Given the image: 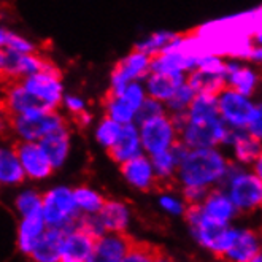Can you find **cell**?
I'll list each match as a JSON object with an SVG mask.
<instances>
[{
  "mask_svg": "<svg viewBox=\"0 0 262 262\" xmlns=\"http://www.w3.org/2000/svg\"><path fill=\"white\" fill-rule=\"evenodd\" d=\"M121 97L138 112L140 106L143 105V102L148 99V91H146L145 81H134V83L127 84V88L122 91Z\"/></svg>",
  "mask_w": 262,
  "mask_h": 262,
  "instance_id": "cell-38",
  "label": "cell"
},
{
  "mask_svg": "<svg viewBox=\"0 0 262 262\" xmlns=\"http://www.w3.org/2000/svg\"><path fill=\"white\" fill-rule=\"evenodd\" d=\"M248 130L250 134H253L256 138L262 140V102H257L256 103V110H254V115H253V119L248 126Z\"/></svg>",
  "mask_w": 262,
  "mask_h": 262,
  "instance_id": "cell-43",
  "label": "cell"
},
{
  "mask_svg": "<svg viewBox=\"0 0 262 262\" xmlns=\"http://www.w3.org/2000/svg\"><path fill=\"white\" fill-rule=\"evenodd\" d=\"M230 129L221 116L191 119L188 118L186 124L180 129V140L188 148H214L227 146Z\"/></svg>",
  "mask_w": 262,
  "mask_h": 262,
  "instance_id": "cell-4",
  "label": "cell"
},
{
  "mask_svg": "<svg viewBox=\"0 0 262 262\" xmlns=\"http://www.w3.org/2000/svg\"><path fill=\"white\" fill-rule=\"evenodd\" d=\"M26 172L14 143L4 145L0 149V183L4 186H18L26 180Z\"/></svg>",
  "mask_w": 262,
  "mask_h": 262,
  "instance_id": "cell-27",
  "label": "cell"
},
{
  "mask_svg": "<svg viewBox=\"0 0 262 262\" xmlns=\"http://www.w3.org/2000/svg\"><path fill=\"white\" fill-rule=\"evenodd\" d=\"M230 159L220 146L189 148L180 161L177 181L180 188H200L211 191L223 184Z\"/></svg>",
  "mask_w": 262,
  "mask_h": 262,
  "instance_id": "cell-1",
  "label": "cell"
},
{
  "mask_svg": "<svg viewBox=\"0 0 262 262\" xmlns=\"http://www.w3.org/2000/svg\"><path fill=\"white\" fill-rule=\"evenodd\" d=\"M5 126L14 142H40L45 135H48L60 127L69 126L67 118L59 113V110L35 112L26 115L4 116Z\"/></svg>",
  "mask_w": 262,
  "mask_h": 262,
  "instance_id": "cell-3",
  "label": "cell"
},
{
  "mask_svg": "<svg viewBox=\"0 0 262 262\" xmlns=\"http://www.w3.org/2000/svg\"><path fill=\"white\" fill-rule=\"evenodd\" d=\"M158 205L164 213L170 214V216H183V214H186L189 208V204L183 197V194L180 195L172 191L161 192L158 197Z\"/></svg>",
  "mask_w": 262,
  "mask_h": 262,
  "instance_id": "cell-37",
  "label": "cell"
},
{
  "mask_svg": "<svg viewBox=\"0 0 262 262\" xmlns=\"http://www.w3.org/2000/svg\"><path fill=\"white\" fill-rule=\"evenodd\" d=\"M102 108H103V115L118 121L122 126L132 124V122L137 121L138 112L121 96H113V94H108V92H106L102 100Z\"/></svg>",
  "mask_w": 262,
  "mask_h": 262,
  "instance_id": "cell-29",
  "label": "cell"
},
{
  "mask_svg": "<svg viewBox=\"0 0 262 262\" xmlns=\"http://www.w3.org/2000/svg\"><path fill=\"white\" fill-rule=\"evenodd\" d=\"M2 108H4V116L48 112V108H46L32 92H29L21 81L4 83Z\"/></svg>",
  "mask_w": 262,
  "mask_h": 262,
  "instance_id": "cell-13",
  "label": "cell"
},
{
  "mask_svg": "<svg viewBox=\"0 0 262 262\" xmlns=\"http://www.w3.org/2000/svg\"><path fill=\"white\" fill-rule=\"evenodd\" d=\"M151 161H152L154 170H156L159 181H170V180L177 178V172L180 167V158L173 151V148L168 151H162L159 154H154V156H151Z\"/></svg>",
  "mask_w": 262,
  "mask_h": 262,
  "instance_id": "cell-33",
  "label": "cell"
},
{
  "mask_svg": "<svg viewBox=\"0 0 262 262\" xmlns=\"http://www.w3.org/2000/svg\"><path fill=\"white\" fill-rule=\"evenodd\" d=\"M210 191L207 189H200V188H181V194L183 197L186 199V202L189 205H197V204H202L204 199L207 197Z\"/></svg>",
  "mask_w": 262,
  "mask_h": 262,
  "instance_id": "cell-42",
  "label": "cell"
},
{
  "mask_svg": "<svg viewBox=\"0 0 262 262\" xmlns=\"http://www.w3.org/2000/svg\"><path fill=\"white\" fill-rule=\"evenodd\" d=\"M62 108L70 115L73 119L80 116L81 113L88 112V100L81 97L80 94H73V92H66L64 100H62Z\"/></svg>",
  "mask_w": 262,
  "mask_h": 262,
  "instance_id": "cell-40",
  "label": "cell"
},
{
  "mask_svg": "<svg viewBox=\"0 0 262 262\" xmlns=\"http://www.w3.org/2000/svg\"><path fill=\"white\" fill-rule=\"evenodd\" d=\"M177 35H178V32H172V30H164V29L156 30V32L146 35L145 38L138 40L134 48L154 57V56L161 54L167 46L177 38Z\"/></svg>",
  "mask_w": 262,
  "mask_h": 262,
  "instance_id": "cell-30",
  "label": "cell"
},
{
  "mask_svg": "<svg viewBox=\"0 0 262 262\" xmlns=\"http://www.w3.org/2000/svg\"><path fill=\"white\" fill-rule=\"evenodd\" d=\"M99 218L103 224L105 232L124 234L130 224V208L121 200H106L103 208L99 213Z\"/></svg>",
  "mask_w": 262,
  "mask_h": 262,
  "instance_id": "cell-26",
  "label": "cell"
},
{
  "mask_svg": "<svg viewBox=\"0 0 262 262\" xmlns=\"http://www.w3.org/2000/svg\"><path fill=\"white\" fill-rule=\"evenodd\" d=\"M132 245L124 234L105 232L96 238L94 250L88 262H122Z\"/></svg>",
  "mask_w": 262,
  "mask_h": 262,
  "instance_id": "cell-18",
  "label": "cell"
},
{
  "mask_svg": "<svg viewBox=\"0 0 262 262\" xmlns=\"http://www.w3.org/2000/svg\"><path fill=\"white\" fill-rule=\"evenodd\" d=\"M121 173L129 186L137 191H151L159 183L151 156L145 152L127 161L126 164H122Z\"/></svg>",
  "mask_w": 262,
  "mask_h": 262,
  "instance_id": "cell-15",
  "label": "cell"
},
{
  "mask_svg": "<svg viewBox=\"0 0 262 262\" xmlns=\"http://www.w3.org/2000/svg\"><path fill=\"white\" fill-rule=\"evenodd\" d=\"M248 62L257 66V67H262V46H254V50L251 53V57Z\"/></svg>",
  "mask_w": 262,
  "mask_h": 262,
  "instance_id": "cell-45",
  "label": "cell"
},
{
  "mask_svg": "<svg viewBox=\"0 0 262 262\" xmlns=\"http://www.w3.org/2000/svg\"><path fill=\"white\" fill-rule=\"evenodd\" d=\"M54 64L41 53L21 54L8 50H0V72L4 83L19 81L27 76H32Z\"/></svg>",
  "mask_w": 262,
  "mask_h": 262,
  "instance_id": "cell-11",
  "label": "cell"
},
{
  "mask_svg": "<svg viewBox=\"0 0 262 262\" xmlns=\"http://www.w3.org/2000/svg\"><path fill=\"white\" fill-rule=\"evenodd\" d=\"M188 83L194 88L197 94H214V96H218L227 86L224 73L211 72L202 67H197L188 73Z\"/></svg>",
  "mask_w": 262,
  "mask_h": 262,
  "instance_id": "cell-28",
  "label": "cell"
},
{
  "mask_svg": "<svg viewBox=\"0 0 262 262\" xmlns=\"http://www.w3.org/2000/svg\"><path fill=\"white\" fill-rule=\"evenodd\" d=\"M122 124H119L118 121L108 118L106 115H103L97 122H96V127H94V137H96V142L106 151H110L116 142L119 140L121 132H122Z\"/></svg>",
  "mask_w": 262,
  "mask_h": 262,
  "instance_id": "cell-31",
  "label": "cell"
},
{
  "mask_svg": "<svg viewBox=\"0 0 262 262\" xmlns=\"http://www.w3.org/2000/svg\"><path fill=\"white\" fill-rule=\"evenodd\" d=\"M251 262H262V251H260V253H259V254H257Z\"/></svg>",
  "mask_w": 262,
  "mask_h": 262,
  "instance_id": "cell-47",
  "label": "cell"
},
{
  "mask_svg": "<svg viewBox=\"0 0 262 262\" xmlns=\"http://www.w3.org/2000/svg\"><path fill=\"white\" fill-rule=\"evenodd\" d=\"M232 152V161L245 165V167H253L256 159L262 151V140L256 138L248 130H234L230 134L227 146Z\"/></svg>",
  "mask_w": 262,
  "mask_h": 262,
  "instance_id": "cell-20",
  "label": "cell"
},
{
  "mask_svg": "<svg viewBox=\"0 0 262 262\" xmlns=\"http://www.w3.org/2000/svg\"><path fill=\"white\" fill-rule=\"evenodd\" d=\"M197 96V92L194 91V88L186 81L183 83L175 94L170 97V100L165 102L167 105V110H168V115H175V113H184L189 110L191 103L194 102Z\"/></svg>",
  "mask_w": 262,
  "mask_h": 262,
  "instance_id": "cell-36",
  "label": "cell"
},
{
  "mask_svg": "<svg viewBox=\"0 0 262 262\" xmlns=\"http://www.w3.org/2000/svg\"><path fill=\"white\" fill-rule=\"evenodd\" d=\"M262 251L260 237L251 229L232 227L223 257L227 262H251Z\"/></svg>",
  "mask_w": 262,
  "mask_h": 262,
  "instance_id": "cell-14",
  "label": "cell"
},
{
  "mask_svg": "<svg viewBox=\"0 0 262 262\" xmlns=\"http://www.w3.org/2000/svg\"><path fill=\"white\" fill-rule=\"evenodd\" d=\"M138 129H140L143 151L148 156L172 149L180 142V129L168 113L140 122Z\"/></svg>",
  "mask_w": 262,
  "mask_h": 262,
  "instance_id": "cell-7",
  "label": "cell"
},
{
  "mask_svg": "<svg viewBox=\"0 0 262 262\" xmlns=\"http://www.w3.org/2000/svg\"><path fill=\"white\" fill-rule=\"evenodd\" d=\"M151 73V56L143 51L132 50L124 57H121L110 73L108 94L121 96L127 84L134 81H145Z\"/></svg>",
  "mask_w": 262,
  "mask_h": 262,
  "instance_id": "cell-8",
  "label": "cell"
},
{
  "mask_svg": "<svg viewBox=\"0 0 262 262\" xmlns=\"http://www.w3.org/2000/svg\"><path fill=\"white\" fill-rule=\"evenodd\" d=\"M158 257L156 251L148 248L146 245H132L122 262H156Z\"/></svg>",
  "mask_w": 262,
  "mask_h": 262,
  "instance_id": "cell-41",
  "label": "cell"
},
{
  "mask_svg": "<svg viewBox=\"0 0 262 262\" xmlns=\"http://www.w3.org/2000/svg\"><path fill=\"white\" fill-rule=\"evenodd\" d=\"M238 211H253L262 205V180L253 168L230 161L229 170L221 184Z\"/></svg>",
  "mask_w": 262,
  "mask_h": 262,
  "instance_id": "cell-2",
  "label": "cell"
},
{
  "mask_svg": "<svg viewBox=\"0 0 262 262\" xmlns=\"http://www.w3.org/2000/svg\"><path fill=\"white\" fill-rule=\"evenodd\" d=\"M260 246H262V237H260Z\"/></svg>",
  "mask_w": 262,
  "mask_h": 262,
  "instance_id": "cell-49",
  "label": "cell"
},
{
  "mask_svg": "<svg viewBox=\"0 0 262 262\" xmlns=\"http://www.w3.org/2000/svg\"><path fill=\"white\" fill-rule=\"evenodd\" d=\"M67 229L48 227L29 256L34 262H60Z\"/></svg>",
  "mask_w": 262,
  "mask_h": 262,
  "instance_id": "cell-22",
  "label": "cell"
},
{
  "mask_svg": "<svg viewBox=\"0 0 262 262\" xmlns=\"http://www.w3.org/2000/svg\"><path fill=\"white\" fill-rule=\"evenodd\" d=\"M43 218L48 227L70 229L76 226L80 211L75 202V191L69 186H54L43 194Z\"/></svg>",
  "mask_w": 262,
  "mask_h": 262,
  "instance_id": "cell-5",
  "label": "cell"
},
{
  "mask_svg": "<svg viewBox=\"0 0 262 262\" xmlns=\"http://www.w3.org/2000/svg\"><path fill=\"white\" fill-rule=\"evenodd\" d=\"M94 243L96 238L81 227L73 226L67 229L60 262H88L94 250Z\"/></svg>",
  "mask_w": 262,
  "mask_h": 262,
  "instance_id": "cell-19",
  "label": "cell"
},
{
  "mask_svg": "<svg viewBox=\"0 0 262 262\" xmlns=\"http://www.w3.org/2000/svg\"><path fill=\"white\" fill-rule=\"evenodd\" d=\"M73 191H75V202L76 207H78L80 214H99L106 202L97 189H92L89 186H78Z\"/></svg>",
  "mask_w": 262,
  "mask_h": 262,
  "instance_id": "cell-32",
  "label": "cell"
},
{
  "mask_svg": "<svg viewBox=\"0 0 262 262\" xmlns=\"http://www.w3.org/2000/svg\"><path fill=\"white\" fill-rule=\"evenodd\" d=\"M156 262H173V260H170V259H165V257H161V256H159Z\"/></svg>",
  "mask_w": 262,
  "mask_h": 262,
  "instance_id": "cell-48",
  "label": "cell"
},
{
  "mask_svg": "<svg viewBox=\"0 0 262 262\" xmlns=\"http://www.w3.org/2000/svg\"><path fill=\"white\" fill-rule=\"evenodd\" d=\"M253 170H254V173L262 180V151H260V154H259V158L256 159V162L253 164Z\"/></svg>",
  "mask_w": 262,
  "mask_h": 262,
  "instance_id": "cell-46",
  "label": "cell"
},
{
  "mask_svg": "<svg viewBox=\"0 0 262 262\" xmlns=\"http://www.w3.org/2000/svg\"><path fill=\"white\" fill-rule=\"evenodd\" d=\"M143 145H142V137H140V129H138L137 122H132V124H126L122 127L119 140L116 142V145L108 151L110 158L113 162L122 165L127 161L140 156L143 154Z\"/></svg>",
  "mask_w": 262,
  "mask_h": 262,
  "instance_id": "cell-21",
  "label": "cell"
},
{
  "mask_svg": "<svg viewBox=\"0 0 262 262\" xmlns=\"http://www.w3.org/2000/svg\"><path fill=\"white\" fill-rule=\"evenodd\" d=\"M226 81L229 88L253 97L260 83V73L257 70V66L251 62L246 64V60L227 59Z\"/></svg>",
  "mask_w": 262,
  "mask_h": 262,
  "instance_id": "cell-17",
  "label": "cell"
},
{
  "mask_svg": "<svg viewBox=\"0 0 262 262\" xmlns=\"http://www.w3.org/2000/svg\"><path fill=\"white\" fill-rule=\"evenodd\" d=\"M186 221L189 224L191 234L197 240L199 245H202L204 248L208 251L218 254L223 257L229 240H230V232H232V227L230 226H220L216 223L210 221L204 211L200 210L199 204L197 205H189L186 211Z\"/></svg>",
  "mask_w": 262,
  "mask_h": 262,
  "instance_id": "cell-6",
  "label": "cell"
},
{
  "mask_svg": "<svg viewBox=\"0 0 262 262\" xmlns=\"http://www.w3.org/2000/svg\"><path fill=\"white\" fill-rule=\"evenodd\" d=\"M45 152L48 154L50 161L53 162L54 168H60L69 159L72 151V134L70 127L64 126L48 135H45L38 142Z\"/></svg>",
  "mask_w": 262,
  "mask_h": 262,
  "instance_id": "cell-23",
  "label": "cell"
},
{
  "mask_svg": "<svg viewBox=\"0 0 262 262\" xmlns=\"http://www.w3.org/2000/svg\"><path fill=\"white\" fill-rule=\"evenodd\" d=\"M199 207L210 221L220 226H230L238 213V208L232 202V199L221 186L211 189L204 199V202L199 204Z\"/></svg>",
  "mask_w": 262,
  "mask_h": 262,
  "instance_id": "cell-16",
  "label": "cell"
},
{
  "mask_svg": "<svg viewBox=\"0 0 262 262\" xmlns=\"http://www.w3.org/2000/svg\"><path fill=\"white\" fill-rule=\"evenodd\" d=\"M14 208H16L19 218L27 214L41 213L43 208V194L35 189H24L14 199Z\"/></svg>",
  "mask_w": 262,
  "mask_h": 262,
  "instance_id": "cell-35",
  "label": "cell"
},
{
  "mask_svg": "<svg viewBox=\"0 0 262 262\" xmlns=\"http://www.w3.org/2000/svg\"><path fill=\"white\" fill-rule=\"evenodd\" d=\"M26 177L32 181H43L56 170L48 154L38 142H14Z\"/></svg>",
  "mask_w": 262,
  "mask_h": 262,
  "instance_id": "cell-12",
  "label": "cell"
},
{
  "mask_svg": "<svg viewBox=\"0 0 262 262\" xmlns=\"http://www.w3.org/2000/svg\"><path fill=\"white\" fill-rule=\"evenodd\" d=\"M24 88L46 106L48 110H59L62 106V100L66 96L62 76L56 66L45 69L32 76L19 80Z\"/></svg>",
  "mask_w": 262,
  "mask_h": 262,
  "instance_id": "cell-10",
  "label": "cell"
},
{
  "mask_svg": "<svg viewBox=\"0 0 262 262\" xmlns=\"http://www.w3.org/2000/svg\"><path fill=\"white\" fill-rule=\"evenodd\" d=\"M218 108L223 121L230 129L245 130L253 119L256 102L253 97L226 86L218 94Z\"/></svg>",
  "mask_w": 262,
  "mask_h": 262,
  "instance_id": "cell-9",
  "label": "cell"
},
{
  "mask_svg": "<svg viewBox=\"0 0 262 262\" xmlns=\"http://www.w3.org/2000/svg\"><path fill=\"white\" fill-rule=\"evenodd\" d=\"M260 211H262V205H260Z\"/></svg>",
  "mask_w": 262,
  "mask_h": 262,
  "instance_id": "cell-50",
  "label": "cell"
},
{
  "mask_svg": "<svg viewBox=\"0 0 262 262\" xmlns=\"http://www.w3.org/2000/svg\"><path fill=\"white\" fill-rule=\"evenodd\" d=\"M73 121H75V124H78L80 127H89L92 122H94V115L88 110V112L81 113L80 116H76Z\"/></svg>",
  "mask_w": 262,
  "mask_h": 262,
  "instance_id": "cell-44",
  "label": "cell"
},
{
  "mask_svg": "<svg viewBox=\"0 0 262 262\" xmlns=\"http://www.w3.org/2000/svg\"><path fill=\"white\" fill-rule=\"evenodd\" d=\"M168 110H167V105L158 99H152L148 96V99L143 102V105L140 106V110L137 113V124H140L143 121H148V119H152V118H158V116H162V115H167Z\"/></svg>",
  "mask_w": 262,
  "mask_h": 262,
  "instance_id": "cell-39",
  "label": "cell"
},
{
  "mask_svg": "<svg viewBox=\"0 0 262 262\" xmlns=\"http://www.w3.org/2000/svg\"><path fill=\"white\" fill-rule=\"evenodd\" d=\"M46 229H48V224L43 218V213L21 216L18 224V248L24 254H30L40 237L46 232Z\"/></svg>",
  "mask_w": 262,
  "mask_h": 262,
  "instance_id": "cell-25",
  "label": "cell"
},
{
  "mask_svg": "<svg viewBox=\"0 0 262 262\" xmlns=\"http://www.w3.org/2000/svg\"><path fill=\"white\" fill-rule=\"evenodd\" d=\"M0 48L14 51V53H21V54L38 53V46L34 41H30L27 37L14 32V30L5 26L0 29Z\"/></svg>",
  "mask_w": 262,
  "mask_h": 262,
  "instance_id": "cell-34",
  "label": "cell"
},
{
  "mask_svg": "<svg viewBox=\"0 0 262 262\" xmlns=\"http://www.w3.org/2000/svg\"><path fill=\"white\" fill-rule=\"evenodd\" d=\"M188 81V75L180 73H162V72H151L148 78L145 80V86L148 91V96L152 99H158L161 102H168L170 97L177 92V89Z\"/></svg>",
  "mask_w": 262,
  "mask_h": 262,
  "instance_id": "cell-24",
  "label": "cell"
}]
</instances>
